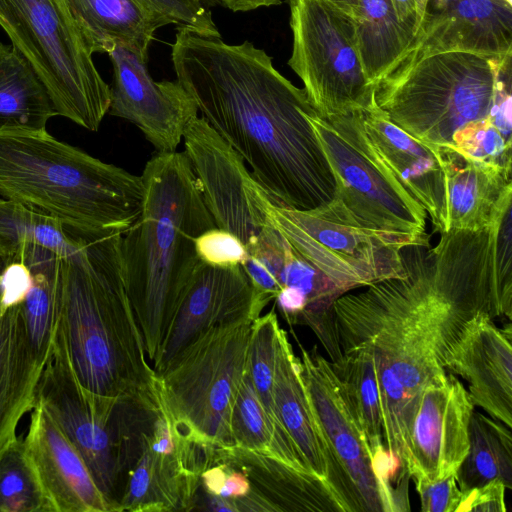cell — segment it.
<instances>
[{"label":"cell","instance_id":"6da1fadb","mask_svg":"<svg viewBox=\"0 0 512 512\" xmlns=\"http://www.w3.org/2000/svg\"><path fill=\"white\" fill-rule=\"evenodd\" d=\"M500 218L482 231L443 232L434 247L406 248L404 277L345 293L333 304L342 352L371 346L376 367L400 383L411 414L421 389L446 374L445 352L475 314L511 320L512 292L495 270Z\"/></svg>","mask_w":512,"mask_h":512},{"label":"cell","instance_id":"7a4b0ae2","mask_svg":"<svg viewBox=\"0 0 512 512\" xmlns=\"http://www.w3.org/2000/svg\"><path fill=\"white\" fill-rule=\"evenodd\" d=\"M171 59L200 116L276 205L308 211L333 200L335 179L308 119L315 109L263 49L178 28Z\"/></svg>","mask_w":512,"mask_h":512},{"label":"cell","instance_id":"3957f363","mask_svg":"<svg viewBox=\"0 0 512 512\" xmlns=\"http://www.w3.org/2000/svg\"><path fill=\"white\" fill-rule=\"evenodd\" d=\"M122 234L95 238L82 257L63 260L57 334L86 390L157 411V375L126 290Z\"/></svg>","mask_w":512,"mask_h":512},{"label":"cell","instance_id":"277c9868","mask_svg":"<svg viewBox=\"0 0 512 512\" xmlns=\"http://www.w3.org/2000/svg\"><path fill=\"white\" fill-rule=\"evenodd\" d=\"M141 178V213L122 234L121 255L127 294L153 361L201 263L195 239L217 226L184 151L156 152Z\"/></svg>","mask_w":512,"mask_h":512},{"label":"cell","instance_id":"5b68a950","mask_svg":"<svg viewBox=\"0 0 512 512\" xmlns=\"http://www.w3.org/2000/svg\"><path fill=\"white\" fill-rule=\"evenodd\" d=\"M0 195L88 236L124 233L141 213V175L45 130L0 131Z\"/></svg>","mask_w":512,"mask_h":512},{"label":"cell","instance_id":"8992f818","mask_svg":"<svg viewBox=\"0 0 512 512\" xmlns=\"http://www.w3.org/2000/svg\"><path fill=\"white\" fill-rule=\"evenodd\" d=\"M511 58L458 51L427 56L377 81L374 101L405 132L447 145L457 129L490 116Z\"/></svg>","mask_w":512,"mask_h":512},{"label":"cell","instance_id":"52a82bcc","mask_svg":"<svg viewBox=\"0 0 512 512\" xmlns=\"http://www.w3.org/2000/svg\"><path fill=\"white\" fill-rule=\"evenodd\" d=\"M0 26L45 85L59 116L97 131L111 90L62 0H0Z\"/></svg>","mask_w":512,"mask_h":512},{"label":"cell","instance_id":"ba28073f","mask_svg":"<svg viewBox=\"0 0 512 512\" xmlns=\"http://www.w3.org/2000/svg\"><path fill=\"white\" fill-rule=\"evenodd\" d=\"M36 403L79 451L113 512H120L128 469L139 448L144 410L86 390L56 334L36 387Z\"/></svg>","mask_w":512,"mask_h":512},{"label":"cell","instance_id":"9c48e42d","mask_svg":"<svg viewBox=\"0 0 512 512\" xmlns=\"http://www.w3.org/2000/svg\"><path fill=\"white\" fill-rule=\"evenodd\" d=\"M252 322L211 327L156 373L164 408L190 440L214 447L234 444L231 416L247 372Z\"/></svg>","mask_w":512,"mask_h":512},{"label":"cell","instance_id":"30bf717a","mask_svg":"<svg viewBox=\"0 0 512 512\" xmlns=\"http://www.w3.org/2000/svg\"><path fill=\"white\" fill-rule=\"evenodd\" d=\"M260 206L290 244L346 293L404 277L403 251L410 246H430L429 236L364 227L334 199L302 211L276 205L262 189Z\"/></svg>","mask_w":512,"mask_h":512},{"label":"cell","instance_id":"8fae6325","mask_svg":"<svg viewBox=\"0 0 512 512\" xmlns=\"http://www.w3.org/2000/svg\"><path fill=\"white\" fill-rule=\"evenodd\" d=\"M293 44L288 65L323 118L366 109L374 99L354 21L318 0H289Z\"/></svg>","mask_w":512,"mask_h":512},{"label":"cell","instance_id":"7c38bea8","mask_svg":"<svg viewBox=\"0 0 512 512\" xmlns=\"http://www.w3.org/2000/svg\"><path fill=\"white\" fill-rule=\"evenodd\" d=\"M331 167L334 200L360 225L429 236L425 210L381 167L362 126L360 110L323 118L308 115Z\"/></svg>","mask_w":512,"mask_h":512},{"label":"cell","instance_id":"4fadbf2b","mask_svg":"<svg viewBox=\"0 0 512 512\" xmlns=\"http://www.w3.org/2000/svg\"><path fill=\"white\" fill-rule=\"evenodd\" d=\"M297 342L310 402L355 512L410 510L409 499L379 477L365 436L346 403L330 361L317 346L308 350Z\"/></svg>","mask_w":512,"mask_h":512},{"label":"cell","instance_id":"5bb4252c","mask_svg":"<svg viewBox=\"0 0 512 512\" xmlns=\"http://www.w3.org/2000/svg\"><path fill=\"white\" fill-rule=\"evenodd\" d=\"M182 140L216 226L235 234L246 247L251 245L267 222L260 206L263 187L203 117L190 120Z\"/></svg>","mask_w":512,"mask_h":512},{"label":"cell","instance_id":"9a60e30c","mask_svg":"<svg viewBox=\"0 0 512 512\" xmlns=\"http://www.w3.org/2000/svg\"><path fill=\"white\" fill-rule=\"evenodd\" d=\"M474 410L467 389L450 372L421 389L404 440L409 479L432 482L456 473L468 453Z\"/></svg>","mask_w":512,"mask_h":512},{"label":"cell","instance_id":"2e32d148","mask_svg":"<svg viewBox=\"0 0 512 512\" xmlns=\"http://www.w3.org/2000/svg\"><path fill=\"white\" fill-rule=\"evenodd\" d=\"M107 54L113 66L108 113L134 124L157 153L175 152L198 115L194 99L177 80L155 81L147 54L119 44Z\"/></svg>","mask_w":512,"mask_h":512},{"label":"cell","instance_id":"e0dca14e","mask_svg":"<svg viewBox=\"0 0 512 512\" xmlns=\"http://www.w3.org/2000/svg\"><path fill=\"white\" fill-rule=\"evenodd\" d=\"M452 51L512 55V5L506 0H427L410 45L387 74Z\"/></svg>","mask_w":512,"mask_h":512},{"label":"cell","instance_id":"ac0fdd59","mask_svg":"<svg viewBox=\"0 0 512 512\" xmlns=\"http://www.w3.org/2000/svg\"><path fill=\"white\" fill-rule=\"evenodd\" d=\"M31 272L21 261L0 259V452L17 438V427L36 402L44 367L28 331L23 302Z\"/></svg>","mask_w":512,"mask_h":512},{"label":"cell","instance_id":"d6986e66","mask_svg":"<svg viewBox=\"0 0 512 512\" xmlns=\"http://www.w3.org/2000/svg\"><path fill=\"white\" fill-rule=\"evenodd\" d=\"M263 309L242 266L222 268L201 262L152 361L154 371L162 372L211 327L242 319L254 320Z\"/></svg>","mask_w":512,"mask_h":512},{"label":"cell","instance_id":"ffe728a7","mask_svg":"<svg viewBox=\"0 0 512 512\" xmlns=\"http://www.w3.org/2000/svg\"><path fill=\"white\" fill-rule=\"evenodd\" d=\"M512 328H499L485 312L475 314L446 350L445 370L461 376L476 407L512 426Z\"/></svg>","mask_w":512,"mask_h":512},{"label":"cell","instance_id":"44dd1931","mask_svg":"<svg viewBox=\"0 0 512 512\" xmlns=\"http://www.w3.org/2000/svg\"><path fill=\"white\" fill-rule=\"evenodd\" d=\"M369 147L381 167L425 210L434 232L446 231V185L436 146L405 132L372 103L360 110Z\"/></svg>","mask_w":512,"mask_h":512},{"label":"cell","instance_id":"7402d4cb","mask_svg":"<svg viewBox=\"0 0 512 512\" xmlns=\"http://www.w3.org/2000/svg\"><path fill=\"white\" fill-rule=\"evenodd\" d=\"M24 444L54 512H113L83 457L42 405L31 410Z\"/></svg>","mask_w":512,"mask_h":512},{"label":"cell","instance_id":"603a6c76","mask_svg":"<svg viewBox=\"0 0 512 512\" xmlns=\"http://www.w3.org/2000/svg\"><path fill=\"white\" fill-rule=\"evenodd\" d=\"M273 397L280 422L310 472L333 493L344 509L354 512L345 481L339 471L310 402L300 358L282 329L277 354Z\"/></svg>","mask_w":512,"mask_h":512},{"label":"cell","instance_id":"cb8c5ba5","mask_svg":"<svg viewBox=\"0 0 512 512\" xmlns=\"http://www.w3.org/2000/svg\"><path fill=\"white\" fill-rule=\"evenodd\" d=\"M248 255L259 259L274 275L281 289L298 290L307 299V308L297 321L310 327L331 361L342 356L333 314L334 302L346 292L309 263L268 220ZM280 292V291H279Z\"/></svg>","mask_w":512,"mask_h":512},{"label":"cell","instance_id":"d4e9b609","mask_svg":"<svg viewBox=\"0 0 512 512\" xmlns=\"http://www.w3.org/2000/svg\"><path fill=\"white\" fill-rule=\"evenodd\" d=\"M436 147L445 175L446 231L492 227L512 206V171L470 159L449 144Z\"/></svg>","mask_w":512,"mask_h":512},{"label":"cell","instance_id":"484cf974","mask_svg":"<svg viewBox=\"0 0 512 512\" xmlns=\"http://www.w3.org/2000/svg\"><path fill=\"white\" fill-rule=\"evenodd\" d=\"M346 403L363 432L381 480L408 496L409 477L400 462L387 450L378 390L375 356L371 346L358 345L330 361Z\"/></svg>","mask_w":512,"mask_h":512},{"label":"cell","instance_id":"4316f807","mask_svg":"<svg viewBox=\"0 0 512 512\" xmlns=\"http://www.w3.org/2000/svg\"><path fill=\"white\" fill-rule=\"evenodd\" d=\"M223 463L243 472L251 486L276 509L283 511H336L343 507L316 476L281 460L236 445L215 446L210 464Z\"/></svg>","mask_w":512,"mask_h":512},{"label":"cell","instance_id":"83f0119b","mask_svg":"<svg viewBox=\"0 0 512 512\" xmlns=\"http://www.w3.org/2000/svg\"><path fill=\"white\" fill-rule=\"evenodd\" d=\"M199 486L200 474L184 457L155 452L141 437L127 472L120 512L191 511Z\"/></svg>","mask_w":512,"mask_h":512},{"label":"cell","instance_id":"f1b7e54d","mask_svg":"<svg viewBox=\"0 0 512 512\" xmlns=\"http://www.w3.org/2000/svg\"><path fill=\"white\" fill-rule=\"evenodd\" d=\"M93 53L123 45L148 55L155 32L171 24L140 0H62Z\"/></svg>","mask_w":512,"mask_h":512},{"label":"cell","instance_id":"f546056e","mask_svg":"<svg viewBox=\"0 0 512 512\" xmlns=\"http://www.w3.org/2000/svg\"><path fill=\"white\" fill-rule=\"evenodd\" d=\"M57 111L26 57L0 41V131L45 130Z\"/></svg>","mask_w":512,"mask_h":512},{"label":"cell","instance_id":"4dcf8cb0","mask_svg":"<svg viewBox=\"0 0 512 512\" xmlns=\"http://www.w3.org/2000/svg\"><path fill=\"white\" fill-rule=\"evenodd\" d=\"M31 271V284L23 302L35 354L44 367L58 329L63 260L54 252L27 246L16 256Z\"/></svg>","mask_w":512,"mask_h":512},{"label":"cell","instance_id":"1f68e13d","mask_svg":"<svg viewBox=\"0 0 512 512\" xmlns=\"http://www.w3.org/2000/svg\"><path fill=\"white\" fill-rule=\"evenodd\" d=\"M97 237L78 233L49 215L0 197L1 258L10 259L32 245L74 260L83 256Z\"/></svg>","mask_w":512,"mask_h":512},{"label":"cell","instance_id":"d6a6232c","mask_svg":"<svg viewBox=\"0 0 512 512\" xmlns=\"http://www.w3.org/2000/svg\"><path fill=\"white\" fill-rule=\"evenodd\" d=\"M354 23L362 65L374 87L406 51L413 34L399 20L392 0H359Z\"/></svg>","mask_w":512,"mask_h":512},{"label":"cell","instance_id":"836d02e7","mask_svg":"<svg viewBox=\"0 0 512 512\" xmlns=\"http://www.w3.org/2000/svg\"><path fill=\"white\" fill-rule=\"evenodd\" d=\"M468 431V453L454 474L459 489L465 491L493 480L512 489L511 429L474 410Z\"/></svg>","mask_w":512,"mask_h":512},{"label":"cell","instance_id":"e575fe53","mask_svg":"<svg viewBox=\"0 0 512 512\" xmlns=\"http://www.w3.org/2000/svg\"><path fill=\"white\" fill-rule=\"evenodd\" d=\"M231 433L233 445L275 457L299 471L312 474L296 447L285 440L273 425L248 370L233 406Z\"/></svg>","mask_w":512,"mask_h":512},{"label":"cell","instance_id":"d590c367","mask_svg":"<svg viewBox=\"0 0 512 512\" xmlns=\"http://www.w3.org/2000/svg\"><path fill=\"white\" fill-rule=\"evenodd\" d=\"M0 512H54L22 435L0 452Z\"/></svg>","mask_w":512,"mask_h":512},{"label":"cell","instance_id":"8d00e7d4","mask_svg":"<svg viewBox=\"0 0 512 512\" xmlns=\"http://www.w3.org/2000/svg\"><path fill=\"white\" fill-rule=\"evenodd\" d=\"M281 330L274 307L268 313L253 320L248 345L247 370L273 425L285 440L294 445L279 420L273 397Z\"/></svg>","mask_w":512,"mask_h":512},{"label":"cell","instance_id":"74e56055","mask_svg":"<svg viewBox=\"0 0 512 512\" xmlns=\"http://www.w3.org/2000/svg\"><path fill=\"white\" fill-rule=\"evenodd\" d=\"M449 145L470 159L512 171V140L507 139L489 117L457 129Z\"/></svg>","mask_w":512,"mask_h":512},{"label":"cell","instance_id":"f35d334b","mask_svg":"<svg viewBox=\"0 0 512 512\" xmlns=\"http://www.w3.org/2000/svg\"><path fill=\"white\" fill-rule=\"evenodd\" d=\"M178 28L204 37L221 38L209 0H140Z\"/></svg>","mask_w":512,"mask_h":512},{"label":"cell","instance_id":"ab89813d","mask_svg":"<svg viewBox=\"0 0 512 512\" xmlns=\"http://www.w3.org/2000/svg\"><path fill=\"white\" fill-rule=\"evenodd\" d=\"M195 250L202 263L215 267L242 266L248 258L245 244L235 234L218 227L197 236Z\"/></svg>","mask_w":512,"mask_h":512},{"label":"cell","instance_id":"60d3db41","mask_svg":"<svg viewBox=\"0 0 512 512\" xmlns=\"http://www.w3.org/2000/svg\"><path fill=\"white\" fill-rule=\"evenodd\" d=\"M199 488L203 493L232 501L246 497L252 490L243 472L223 463L211 464L201 473Z\"/></svg>","mask_w":512,"mask_h":512},{"label":"cell","instance_id":"b9f144b4","mask_svg":"<svg viewBox=\"0 0 512 512\" xmlns=\"http://www.w3.org/2000/svg\"><path fill=\"white\" fill-rule=\"evenodd\" d=\"M422 512H456L461 498L455 476L432 482H414Z\"/></svg>","mask_w":512,"mask_h":512},{"label":"cell","instance_id":"7bdbcfd3","mask_svg":"<svg viewBox=\"0 0 512 512\" xmlns=\"http://www.w3.org/2000/svg\"><path fill=\"white\" fill-rule=\"evenodd\" d=\"M505 485L493 480L481 486L461 491L456 512H505Z\"/></svg>","mask_w":512,"mask_h":512},{"label":"cell","instance_id":"ee69618b","mask_svg":"<svg viewBox=\"0 0 512 512\" xmlns=\"http://www.w3.org/2000/svg\"><path fill=\"white\" fill-rule=\"evenodd\" d=\"M395 11L401 23L408 28L413 37L417 32L424 12L422 0H392Z\"/></svg>","mask_w":512,"mask_h":512},{"label":"cell","instance_id":"f6af8a7d","mask_svg":"<svg viewBox=\"0 0 512 512\" xmlns=\"http://www.w3.org/2000/svg\"><path fill=\"white\" fill-rule=\"evenodd\" d=\"M212 6L220 5L233 12H246L262 7L279 5L281 0H209Z\"/></svg>","mask_w":512,"mask_h":512},{"label":"cell","instance_id":"bcb514c9","mask_svg":"<svg viewBox=\"0 0 512 512\" xmlns=\"http://www.w3.org/2000/svg\"><path fill=\"white\" fill-rule=\"evenodd\" d=\"M326 5L331 6L335 10L351 18L353 21L356 20L359 11V0H318Z\"/></svg>","mask_w":512,"mask_h":512}]
</instances>
